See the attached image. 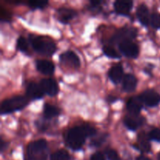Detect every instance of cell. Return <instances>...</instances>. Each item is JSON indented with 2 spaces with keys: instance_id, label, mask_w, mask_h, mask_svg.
Segmentation results:
<instances>
[{
  "instance_id": "obj_8",
  "label": "cell",
  "mask_w": 160,
  "mask_h": 160,
  "mask_svg": "<svg viewBox=\"0 0 160 160\" xmlns=\"http://www.w3.org/2000/svg\"><path fill=\"white\" fill-rule=\"evenodd\" d=\"M59 59H60L61 62H62L63 64L70 66L73 68H78L81 64L78 56L72 51H67L62 52L59 56Z\"/></svg>"
},
{
  "instance_id": "obj_29",
  "label": "cell",
  "mask_w": 160,
  "mask_h": 160,
  "mask_svg": "<svg viewBox=\"0 0 160 160\" xmlns=\"http://www.w3.org/2000/svg\"><path fill=\"white\" fill-rule=\"evenodd\" d=\"M91 160H105L104 156H102V154L100 152H96L94 155H92Z\"/></svg>"
},
{
  "instance_id": "obj_4",
  "label": "cell",
  "mask_w": 160,
  "mask_h": 160,
  "mask_svg": "<svg viewBox=\"0 0 160 160\" xmlns=\"http://www.w3.org/2000/svg\"><path fill=\"white\" fill-rule=\"evenodd\" d=\"M28 98H25L24 96L17 95V96L7 98L1 103L0 112L1 114L11 113V112L24 108L28 105Z\"/></svg>"
},
{
  "instance_id": "obj_17",
  "label": "cell",
  "mask_w": 160,
  "mask_h": 160,
  "mask_svg": "<svg viewBox=\"0 0 160 160\" xmlns=\"http://www.w3.org/2000/svg\"><path fill=\"white\" fill-rule=\"evenodd\" d=\"M137 78L131 73H128L123 78V88L125 92H131L135 90L137 86Z\"/></svg>"
},
{
  "instance_id": "obj_33",
  "label": "cell",
  "mask_w": 160,
  "mask_h": 160,
  "mask_svg": "<svg viewBox=\"0 0 160 160\" xmlns=\"http://www.w3.org/2000/svg\"><path fill=\"white\" fill-rule=\"evenodd\" d=\"M158 160H160V153H159V156H158Z\"/></svg>"
},
{
  "instance_id": "obj_2",
  "label": "cell",
  "mask_w": 160,
  "mask_h": 160,
  "mask_svg": "<svg viewBox=\"0 0 160 160\" xmlns=\"http://www.w3.org/2000/svg\"><path fill=\"white\" fill-rule=\"evenodd\" d=\"M29 42L37 52L45 56H51L56 49V45L49 38L29 34Z\"/></svg>"
},
{
  "instance_id": "obj_24",
  "label": "cell",
  "mask_w": 160,
  "mask_h": 160,
  "mask_svg": "<svg viewBox=\"0 0 160 160\" xmlns=\"http://www.w3.org/2000/svg\"><path fill=\"white\" fill-rule=\"evenodd\" d=\"M17 49L22 52H26L28 50V44L27 40L25 39V38L22 37V36L18 38V39L17 41Z\"/></svg>"
},
{
  "instance_id": "obj_18",
  "label": "cell",
  "mask_w": 160,
  "mask_h": 160,
  "mask_svg": "<svg viewBox=\"0 0 160 160\" xmlns=\"http://www.w3.org/2000/svg\"><path fill=\"white\" fill-rule=\"evenodd\" d=\"M138 147L140 151L144 152H148L151 149V145L149 143V138L145 132L139 133L138 136Z\"/></svg>"
},
{
  "instance_id": "obj_20",
  "label": "cell",
  "mask_w": 160,
  "mask_h": 160,
  "mask_svg": "<svg viewBox=\"0 0 160 160\" xmlns=\"http://www.w3.org/2000/svg\"><path fill=\"white\" fill-rule=\"evenodd\" d=\"M59 109L56 106L50 104H45L44 106V117L46 119H51L59 115Z\"/></svg>"
},
{
  "instance_id": "obj_9",
  "label": "cell",
  "mask_w": 160,
  "mask_h": 160,
  "mask_svg": "<svg viewBox=\"0 0 160 160\" xmlns=\"http://www.w3.org/2000/svg\"><path fill=\"white\" fill-rule=\"evenodd\" d=\"M40 86L43 90L44 93L47 94L50 96H54L58 93L59 88L56 81L51 78H45L41 81Z\"/></svg>"
},
{
  "instance_id": "obj_25",
  "label": "cell",
  "mask_w": 160,
  "mask_h": 160,
  "mask_svg": "<svg viewBox=\"0 0 160 160\" xmlns=\"http://www.w3.org/2000/svg\"><path fill=\"white\" fill-rule=\"evenodd\" d=\"M150 23L151 25L155 28H160V15L157 12H154L150 17Z\"/></svg>"
},
{
  "instance_id": "obj_11",
  "label": "cell",
  "mask_w": 160,
  "mask_h": 160,
  "mask_svg": "<svg viewBox=\"0 0 160 160\" xmlns=\"http://www.w3.org/2000/svg\"><path fill=\"white\" fill-rule=\"evenodd\" d=\"M57 18L60 22L67 23L76 16L77 12L74 9L68 7H60L57 9Z\"/></svg>"
},
{
  "instance_id": "obj_31",
  "label": "cell",
  "mask_w": 160,
  "mask_h": 160,
  "mask_svg": "<svg viewBox=\"0 0 160 160\" xmlns=\"http://www.w3.org/2000/svg\"><path fill=\"white\" fill-rule=\"evenodd\" d=\"M137 160H152V159H150L149 158H148V157H145V156H141L138 158Z\"/></svg>"
},
{
  "instance_id": "obj_23",
  "label": "cell",
  "mask_w": 160,
  "mask_h": 160,
  "mask_svg": "<svg viewBox=\"0 0 160 160\" xmlns=\"http://www.w3.org/2000/svg\"><path fill=\"white\" fill-rule=\"evenodd\" d=\"M48 1H29L28 2V6L31 9H43L48 5Z\"/></svg>"
},
{
  "instance_id": "obj_12",
  "label": "cell",
  "mask_w": 160,
  "mask_h": 160,
  "mask_svg": "<svg viewBox=\"0 0 160 160\" xmlns=\"http://www.w3.org/2000/svg\"><path fill=\"white\" fill-rule=\"evenodd\" d=\"M133 6L132 1L117 0L114 2V9L117 13L120 15H128Z\"/></svg>"
},
{
  "instance_id": "obj_7",
  "label": "cell",
  "mask_w": 160,
  "mask_h": 160,
  "mask_svg": "<svg viewBox=\"0 0 160 160\" xmlns=\"http://www.w3.org/2000/svg\"><path fill=\"white\" fill-rule=\"evenodd\" d=\"M142 104L149 107H154L160 102V95L153 90H146L138 96Z\"/></svg>"
},
{
  "instance_id": "obj_30",
  "label": "cell",
  "mask_w": 160,
  "mask_h": 160,
  "mask_svg": "<svg viewBox=\"0 0 160 160\" xmlns=\"http://www.w3.org/2000/svg\"><path fill=\"white\" fill-rule=\"evenodd\" d=\"M6 143L5 142H3L2 140L1 143H0V150L2 152L3 150L5 149V148H6Z\"/></svg>"
},
{
  "instance_id": "obj_27",
  "label": "cell",
  "mask_w": 160,
  "mask_h": 160,
  "mask_svg": "<svg viewBox=\"0 0 160 160\" xmlns=\"http://www.w3.org/2000/svg\"><path fill=\"white\" fill-rule=\"evenodd\" d=\"M148 138L152 140L156 141V142H160V129L159 128H155L152 130L148 134Z\"/></svg>"
},
{
  "instance_id": "obj_10",
  "label": "cell",
  "mask_w": 160,
  "mask_h": 160,
  "mask_svg": "<svg viewBox=\"0 0 160 160\" xmlns=\"http://www.w3.org/2000/svg\"><path fill=\"white\" fill-rule=\"evenodd\" d=\"M26 95L31 99H39L43 97L44 92L41 88L40 84L31 82L27 86Z\"/></svg>"
},
{
  "instance_id": "obj_14",
  "label": "cell",
  "mask_w": 160,
  "mask_h": 160,
  "mask_svg": "<svg viewBox=\"0 0 160 160\" xmlns=\"http://www.w3.org/2000/svg\"><path fill=\"white\" fill-rule=\"evenodd\" d=\"M36 68L40 73L45 75H50L54 72L55 66L52 62L44 59L36 61Z\"/></svg>"
},
{
  "instance_id": "obj_16",
  "label": "cell",
  "mask_w": 160,
  "mask_h": 160,
  "mask_svg": "<svg viewBox=\"0 0 160 160\" xmlns=\"http://www.w3.org/2000/svg\"><path fill=\"white\" fill-rule=\"evenodd\" d=\"M136 14H137L138 18L139 21L141 22L142 24L147 26V25L149 23V11H148V7H147L146 5L141 4L140 6L138 7Z\"/></svg>"
},
{
  "instance_id": "obj_3",
  "label": "cell",
  "mask_w": 160,
  "mask_h": 160,
  "mask_svg": "<svg viewBox=\"0 0 160 160\" xmlns=\"http://www.w3.org/2000/svg\"><path fill=\"white\" fill-rule=\"evenodd\" d=\"M48 147L46 141L39 139L31 142L27 147L25 160H47Z\"/></svg>"
},
{
  "instance_id": "obj_6",
  "label": "cell",
  "mask_w": 160,
  "mask_h": 160,
  "mask_svg": "<svg viewBox=\"0 0 160 160\" xmlns=\"http://www.w3.org/2000/svg\"><path fill=\"white\" fill-rule=\"evenodd\" d=\"M119 49L128 58H136L139 54L138 46L131 40H125L120 42Z\"/></svg>"
},
{
  "instance_id": "obj_19",
  "label": "cell",
  "mask_w": 160,
  "mask_h": 160,
  "mask_svg": "<svg viewBox=\"0 0 160 160\" xmlns=\"http://www.w3.org/2000/svg\"><path fill=\"white\" fill-rule=\"evenodd\" d=\"M143 119L134 118L131 117H126L123 120L125 127L131 131H136L142 124Z\"/></svg>"
},
{
  "instance_id": "obj_21",
  "label": "cell",
  "mask_w": 160,
  "mask_h": 160,
  "mask_svg": "<svg viewBox=\"0 0 160 160\" xmlns=\"http://www.w3.org/2000/svg\"><path fill=\"white\" fill-rule=\"evenodd\" d=\"M69 153L66 150L59 149L51 156V160H70Z\"/></svg>"
},
{
  "instance_id": "obj_13",
  "label": "cell",
  "mask_w": 160,
  "mask_h": 160,
  "mask_svg": "<svg viewBox=\"0 0 160 160\" xmlns=\"http://www.w3.org/2000/svg\"><path fill=\"white\" fill-rule=\"evenodd\" d=\"M142 102L138 97H132L128 100L127 103V109L131 115L134 117H138L142 109Z\"/></svg>"
},
{
  "instance_id": "obj_28",
  "label": "cell",
  "mask_w": 160,
  "mask_h": 160,
  "mask_svg": "<svg viewBox=\"0 0 160 160\" xmlns=\"http://www.w3.org/2000/svg\"><path fill=\"white\" fill-rule=\"evenodd\" d=\"M106 135H102L98 138H95V139L92 140V144L93 145H95V146H99V145H101L104 142V141L106 140Z\"/></svg>"
},
{
  "instance_id": "obj_32",
  "label": "cell",
  "mask_w": 160,
  "mask_h": 160,
  "mask_svg": "<svg viewBox=\"0 0 160 160\" xmlns=\"http://www.w3.org/2000/svg\"><path fill=\"white\" fill-rule=\"evenodd\" d=\"M116 99H117V98H114V97H110V98H109V101H110V102H114V101H116Z\"/></svg>"
},
{
  "instance_id": "obj_22",
  "label": "cell",
  "mask_w": 160,
  "mask_h": 160,
  "mask_svg": "<svg viewBox=\"0 0 160 160\" xmlns=\"http://www.w3.org/2000/svg\"><path fill=\"white\" fill-rule=\"evenodd\" d=\"M103 52L106 56H107L108 57L112 58V59H119L120 58V54L117 52V50L115 48H113L112 47L110 46H104L102 48Z\"/></svg>"
},
{
  "instance_id": "obj_5",
  "label": "cell",
  "mask_w": 160,
  "mask_h": 160,
  "mask_svg": "<svg viewBox=\"0 0 160 160\" xmlns=\"http://www.w3.org/2000/svg\"><path fill=\"white\" fill-rule=\"evenodd\" d=\"M137 35V30L133 28H123L117 31L114 35L110 38V43L112 44H120V42L125 40H131L134 38Z\"/></svg>"
},
{
  "instance_id": "obj_15",
  "label": "cell",
  "mask_w": 160,
  "mask_h": 160,
  "mask_svg": "<svg viewBox=\"0 0 160 160\" xmlns=\"http://www.w3.org/2000/svg\"><path fill=\"white\" fill-rule=\"evenodd\" d=\"M123 76V67L120 63L112 66L109 70V77L111 81L115 84L120 82Z\"/></svg>"
},
{
  "instance_id": "obj_26",
  "label": "cell",
  "mask_w": 160,
  "mask_h": 160,
  "mask_svg": "<svg viewBox=\"0 0 160 160\" xmlns=\"http://www.w3.org/2000/svg\"><path fill=\"white\" fill-rule=\"evenodd\" d=\"M105 153H106V156H107L109 160H120V157H119L117 152L115 150L112 149V148H106Z\"/></svg>"
},
{
  "instance_id": "obj_1",
  "label": "cell",
  "mask_w": 160,
  "mask_h": 160,
  "mask_svg": "<svg viewBox=\"0 0 160 160\" xmlns=\"http://www.w3.org/2000/svg\"><path fill=\"white\" fill-rule=\"evenodd\" d=\"M96 134V129L89 124L81 125L70 128L65 134L66 144L73 150H79L82 148L86 138Z\"/></svg>"
}]
</instances>
